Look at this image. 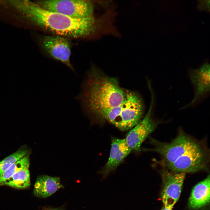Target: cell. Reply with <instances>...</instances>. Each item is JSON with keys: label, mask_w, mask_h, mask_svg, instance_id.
Returning <instances> with one entry per match:
<instances>
[{"label": "cell", "mask_w": 210, "mask_h": 210, "mask_svg": "<svg viewBox=\"0 0 210 210\" xmlns=\"http://www.w3.org/2000/svg\"><path fill=\"white\" fill-rule=\"evenodd\" d=\"M13 6L35 24L59 36L74 38L99 36L104 30V23L100 17L72 18L46 10L28 1H15Z\"/></svg>", "instance_id": "6da1fadb"}, {"label": "cell", "mask_w": 210, "mask_h": 210, "mask_svg": "<svg viewBox=\"0 0 210 210\" xmlns=\"http://www.w3.org/2000/svg\"><path fill=\"white\" fill-rule=\"evenodd\" d=\"M151 151L161 157L160 164L171 171L194 173L207 168L208 154L199 142L181 132L169 143L153 140Z\"/></svg>", "instance_id": "7a4b0ae2"}, {"label": "cell", "mask_w": 210, "mask_h": 210, "mask_svg": "<svg viewBox=\"0 0 210 210\" xmlns=\"http://www.w3.org/2000/svg\"><path fill=\"white\" fill-rule=\"evenodd\" d=\"M86 75L76 97L85 113L95 118L123 102L125 90L120 87L116 79L100 74L94 66Z\"/></svg>", "instance_id": "3957f363"}, {"label": "cell", "mask_w": 210, "mask_h": 210, "mask_svg": "<svg viewBox=\"0 0 210 210\" xmlns=\"http://www.w3.org/2000/svg\"><path fill=\"white\" fill-rule=\"evenodd\" d=\"M119 106V112L112 124L120 130L131 129L142 120L144 105L140 96L135 92L125 90L124 99Z\"/></svg>", "instance_id": "277c9868"}, {"label": "cell", "mask_w": 210, "mask_h": 210, "mask_svg": "<svg viewBox=\"0 0 210 210\" xmlns=\"http://www.w3.org/2000/svg\"><path fill=\"white\" fill-rule=\"evenodd\" d=\"M36 3L44 9L72 18H84L93 16L94 5L90 1L48 0Z\"/></svg>", "instance_id": "5b68a950"}, {"label": "cell", "mask_w": 210, "mask_h": 210, "mask_svg": "<svg viewBox=\"0 0 210 210\" xmlns=\"http://www.w3.org/2000/svg\"><path fill=\"white\" fill-rule=\"evenodd\" d=\"M151 93V101L148 111L138 124L128 132L125 139L128 146L136 152L140 150L141 146L147 137L151 133L159 124V121L154 120L152 116L154 103V96L151 88H149Z\"/></svg>", "instance_id": "8992f818"}, {"label": "cell", "mask_w": 210, "mask_h": 210, "mask_svg": "<svg viewBox=\"0 0 210 210\" xmlns=\"http://www.w3.org/2000/svg\"><path fill=\"white\" fill-rule=\"evenodd\" d=\"M163 187L161 197L164 206L172 209L179 199L185 173L164 168L161 172Z\"/></svg>", "instance_id": "52a82bcc"}, {"label": "cell", "mask_w": 210, "mask_h": 210, "mask_svg": "<svg viewBox=\"0 0 210 210\" xmlns=\"http://www.w3.org/2000/svg\"><path fill=\"white\" fill-rule=\"evenodd\" d=\"M41 45L50 57L61 62L75 72L70 62L71 44L67 39L59 36H46L42 40Z\"/></svg>", "instance_id": "ba28073f"}, {"label": "cell", "mask_w": 210, "mask_h": 210, "mask_svg": "<svg viewBox=\"0 0 210 210\" xmlns=\"http://www.w3.org/2000/svg\"><path fill=\"white\" fill-rule=\"evenodd\" d=\"M210 71L209 65L207 63L198 69L190 70L189 76L194 89V97L192 101L182 108L194 105L209 92Z\"/></svg>", "instance_id": "9c48e42d"}, {"label": "cell", "mask_w": 210, "mask_h": 210, "mask_svg": "<svg viewBox=\"0 0 210 210\" xmlns=\"http://www.w3.org/2000/svg\"><path fill=\"white\" fill-rule=\"evenodd\" d=\"M132 150L127 144L125 139L112 138L109 158L100 172L103 179L105 178L114 170Z\"/></svg>", "instance_id": "30bf717a"}, {"label": "cell", "mask_w": 210, "mask_h": 210, "mask_svg": "<svg viewBox=\"0 0 210 210\" xmlns=\"http://www.w3.org/2000/svg\"><path fill=\"white\" fill-rule=\"evenodd\" d=\"M210 176L196 185L193 188L189 200V206L192 209H198L209 202Z\"/></svg>", "instance_id": "8fae6325"}, {"label": "cell", "mask_w": 210, "mask_h": 210, "mask_svg": "<svg viewBox=\"0 0 210 210\" xmlns=\"http://www.w3.org/2000/svg\"><path fill=\"white\" fill-rule=\"evenodd\" d=\"M59 177L47 175L41 176L35 182L33 191L34 195L38 197L46 198L63 187Z\"/></svg>", "instance_id": "7c38bea8"}, {"label": "cell", "mask_w": 210, "mask_h": 210, "mask_svg": "<svg viewBox=\"0 0 210 210\" xmlns=\"http://www.w3.org/2000/svg\"><path fill=\"white\" fill-rule=\"evenodd\" d=\"M30 173L28 168L22 169L15 173L0 185L9 186L17 189H23L30 185Z\"/></svg>", "instance_id": "4fadbf2b"}, {"label": "cell", "mask_w": 210, "mask_h": 210, "mask_svg": "<svg viewBox=\"0 0 210 210\" xmlns=\"http://www.w3.org/2000/svg\"><path fill=\"white\" fill-rule=\"evenodd\" d=\"M29 150L25 146L18 150L0 161V176L10 167L29 154Z\"/></svg>", "instance_id": "5bb4252c"}, {"label": "cell", "mask_w": 210, "mask_h": 210, "mask_svg": "<svg viewBox=\"0 0 210 210\" xmlns=\"http://www.w3.org/2000/svg\"><path fill=\"white\" fill-rule=\"evenodd\" d=\"M29 164L28 154L11 166L2 174L0 176V185L18 171L24 168H29Z\"/></svg>", "instance_id": "9a60e30c"}, {"label": "cell", "mask_w": 210, "mask_h": 210, "mask_svg": "<svg viewBox=\"0 0 210 210\" xmlns=\"http://www.w3.org/2000/svg\"><path fill=\"white\" fill-rule=\"evenodd\" d=\"M161 210H172V209L168 208L163 206Z\"/></svg>", "instance_id": "2e32d148"}, {"label": "cell", "mask_w": 210, "mask_h": 210, "mask_svg": "<svg viewBox=\"0 0 210 210\" xmlns=\"http://www.w3.org/2000/svg\"><path fill=\"white\" fill-rule=\"evenodd\" d=\"M52 210H61V209H58V208H56V209H54Z\"/></svg>", "instance_id": "e0dca14e"}]
</instances>
